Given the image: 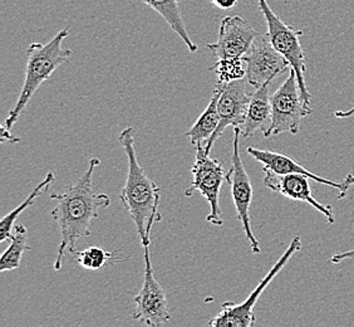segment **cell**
<instances>
[{
	"label": "cell",
	"instance_id": "obj_6",
	"mask_svg": "<svg viewBox=\"0 0 354 327\" xmlns=\"http://www.w3.org/2000/svg\"><path fill=\"white\" fill-rule=\"evenodd\" d=\"M195 149L196 157L194 166L191 169L192 183L185 191V195L191 197L195 191H200L210 204L212 209L206 220L212 224L223 227L224 219L218 198L221 186L224 184L225 180L227 182V174L225 173L224 168L218 159L209 157V154L205 151V146L198 145L195 146Z\"/></svg>",
	"mask_w": 354,
	"mask_h": 327
},
{
	"label": "cell",
	"instance_id": "obj_13",
	"mask_svg": "<svg viewBox=\"0 0 354 327\" xmlns=\"http://www.w3.org/2000/svg\"><path fill=\"white\" fill-rule=\"evenodd\" d=\"M246 152L263 165V170L272 171V173L280 174V175H286V174L306 175L319 184L327 185V186L337 189L339 191L338 199L344 198L347 195L348 191L354 185L353 174H348L347 177L342 180H332V179L320 177L312 171L307 170L303 165H300L294 159L288 157L286 154H281V152L261 150V149H257L254 146H249L246 149Z\"/></svg>",
	"mask_w": 354,
	"mask_h": 327
},
{
	"label": "cell",
	"instance_id": "obj_9",
	"mask_svg": "<svg viewBox=\"0 0 354 327\" xmlns=\"http://www.w3.org/2000/svg\"><path fill=\"white\" fill-rule=\"evenodd\" d=\"M143 251H145V279H143L141 291L133 299V302L136 303L133 319L141 321L147 326H161L170 321L169 303H167L165 290L157 282L153 273L150 245L143 247Z\"/></svg>",
	"mask_w": 354,
	"mask_h": 327
},
{
	"label": "cell",
	"instance_id": "obj_16",
	"mask_svg": "<svg viewBox=\"0 0 354 327\" xmlns=\"http://www.w3.org/2000/svg\"><path fill=\"white\" fill-rule=\"evenodd\" d=\"M141 1L152 8L164 18L171 29L183 39L191 53L198 52V44L191 39V35L186 29V24L183 18V10H181L183 0H141Z\"/></svg>",
	"mask_w": 354,
	"mask_h": 327
},
{
	"label": "cell",
	"instance_id": "obj_21",
	"mask_svg": "<svg viewBox=\"0 0 354 327\" xmlns=\"http://www.w3.org/2000/svg\"><path fill=\"white\" fill-rule=\"evenodd\" d=\"M75 256L77 263L89 271H98L109 265L111 259L115 258L112 253L104 251L101 247H88L81 252L75 251Z\"/></svg>",
	"mask_w": 354,
	"mask_h": 327
},
{
	"label": "cell",
	"instance_id": "obj_4",
	"mask_svg": "<svg viewBox=\"0 0 354 327\" xmlns=\"http://www.w3.org/2000/svg\"><path fill=\"white\" fill-rule=\"evenodd\" d=\"M258 3L260 13L264 15L268 26L266 35H269V39L274 48L289 62L290 69H293L297 76L304 103H307L308 106H312V94L308 91L306 83V52L300 44V37L303 35V30H297L288 26L286 21H281L279 17L274 13L272 8L269 7L266 0H258Z\"/></svg>",
	"mask_w": 354,
	"mask_h": 327
},
{
	"label": "cell",
	"instance_id": "obj_11",
	"mask_svg": "<svg viewBox=\"0 0 354 327\" xmlns=\"http://www.w3.org/2000/svg\"><path fill=\"white\" fill-rule=\"evenodd\" d=\"M246 82L248 80L245 81L243 78L230 83H216L220 89L218 101L220 123L212 139L205 146V151L207 154H210L214 143L224 134L225 130L230 126L241 127L243 123H245L246 114L252 98V95L246 89Z\"/></svg>",
	"mask_w": 354,
	"mask_h": 327
},
{
	"label": "cell",
	"instance_id": "obj_18",
	"mask_svg": "<svg viewBox=\"0 0 354 327\" xmlns=\"http://www.w3.org/2000/svg\"><path fill=\"white\" fill-rule=\"evenodd\" d=\"M55 182V173L49 171L44 180H41L39 184L35 186V189L32 191V193L28 195V198L21 203V205H18L14 211H10L9 214H7L6 217H3L1 222H0V242H6L8 239L12 238L13 236V228L15 227V222L17 218L21 215L23 211H26L29 206L35 204V200L39 198L41 195H43L44 193H47L48 189L50 188V185L53 184Z\"/></svg>",
	"mask_w": 354,
	"mask_h": 327
},
{
	"label": "cell",
	"instance_id": "obj_5",
	"mask_svg": "<svg viewBox=\"0 0 354 327\" xmlns=\"http://www.w3.org/2000/svg\"><path fill=\"white\" fill-rule=\"evenodd\" d=\"M312 112V106L303 100L295 72L290 69L288 78L272 96V123L264 136H277L284 132L297 135L301 118Z\"/></svg>",
	"mask_w": 354,
	"mask_h": 327
},
{
	"label": "cell",
	"instance_id": "obj_20",
	"mask_svg": "<svg viewBox=\"0 0 354 327\" xmlns=\"http://www.w3.org/2000/svg\"><path fill=\"white\" fill-rule=\"evenodd\" d=\"M210 71L215 72L218 82L230 83L246 77V63L243 58L218 60Z\"/></svg>",
	"mask_w": 354,
	"mask_h": 327
},
{
	"label": "cell",
	"instance_id": "obj_8",
	"mask_svg": "<svg viewBox=\"0 0 354 327\" xmlns=\"http://www.w3.org/2000/svg\"><path fill=\"white\" fill-rule=\"evenodd\" d=\"M240 136L241 129L234 127V141H232V169L227 173V183L232 185V200L235 209L238 213V218L243 229L245 232L246 238L250 243L252 253H261L260 243L255 238L250 224V205L252 202V186L250 177L248 175L243 159L240 155Z\"/></svg>",
	"mask_w": 354,
	"mask_h": 327
},
{
	"label": "cell",
	"instance_id": "obj_19",
	"mask_svg": "<svg viewBox=\"0 0 354 327\" xmlns=\"http://www.w3.org/2000/svg\"><path fill=\"white\" fill-rule=\"evenodd\" d=\"M28 245V231L24 224H17L14 228L13 236L10 238V245L7 251L3 253L0 260V271L7 272L13 271L21 266L23 253L30 251Z\"/></svg>",
	"mask_w": 354,
	"mask_h": 327
},
{
	"label": "cell",
	"instance_id": "obj_17",
	"mask_svg": "<svg viewBox=\"0 0 354 327\" xmlns=\"http://www.w3.org/2000/svg\"><path fill=\"white\" fill-rule=\"evenodd\" d=\"M218 96H220V89L216 85L207 107L200 115L198 121L194 123L191 129L186 132V136L190 139L191 143L194 146H198V145L206 146V143H209L214 132L218 129V123H220L218 111Z\"/></svg>",
	"mask_w": 354,
	"mask_h": 327
},
{
	"label": "cell",
	"instance_id": "obj_22",
	"mask_svg": "<svg viewBox=\"0 0 354 327\" xmlns=\"http://www.w3.org/2000/svg\"><path fill=\"white\" fill-rule=\"evenodd\" d=\"M239 0H210L212 6L221 10H230L232 8L236 7Z\"/></svg>",
	"mask_w": 354,
	"mask_h": 327
},
{
	"label": "cell",
	"instance_id": "obj_2",
	"mask_svg": "<svg viewBox=\"0 0 354 327\" xmlns=\"http://www.w3.org/2000/svg\"><path fill=\"white\" fill-rule=\"evenodd\" d=\"M135 136L136 130L132 126L123 129L118 136L129 160L127 179L120 194V200L136 225L141 245L147 247L151 245L152 227L162 219L161 213L158 211L161 189L147 177L146 171L138 163L135 150Z\"/></svg>",
	"mask_w": 354,
	"mask_h": 327
},
{
	"label": "cell",
	"instance_id": "obj_15",
	"mask_svg": "<svg viewBox=\"0 0 354 327\" xmlns=\"http://www.w3.org/2000/svg\"><path fill=\"white\" fill-rule=\"evenodd\" d=\"M272 82H266L252 94L246 114L245 123H243L241 136H252L258 130L266 132L272 123V96L269 95Z\"/></svg>",
	"mask_w": 354,
	"mask_h": 327
},
{
	"label": "cell",
	"instance_id": "obj_14",
	"mask_svg": "<svg viewBox=\"0 0 354 327\" xmlns=\"http://www.w3.org/2000/svg\"><path fill=\"white\" fill-rule=\"evenodd\" d=\"M264 185L266 188L275 193H279L286 198L308 203L310 206H313L314 209L320 211L324 215V218L327 219L329 224L335 223L332 205H323L314 198L309 184V177L301 174L280 175L269 170H264Z\"/></svg>",
	"mask_w": 354,
	"mask_h": 327
},
{
	"label": "cell",
	"instance_id": "obj_1",
	"mask_svg": "<svg viewBox=\"0 0 354 327\" xmlns=\"http://www.w3.org/2000/svg\"><path fill=\"white\" fill-rule=\"evenodd\" d=\"M98 165L100 159L92 157L88 169L77 183L68 185L63 191L50 194V199L57 202L50 215L58 223L62 237L55 257V271H61L66 253L75 252L77 240L92 234L91 223L100 217V211L111 205L109 195L97 193L93 188V174Z\"/></svg>",
	"mask_w": 354,
	"mask_h": 327
},
{
	"label": "cell",
	"instance_id": "obj_24",
	"mask_svg": "<svg viewBox=\"0 0 354 327\" xmlns=\"http://www.w3.org/2000/svg\"><path fill=\"white\" fill-rule=\"evenodd\" d=\"M21 141V139L19 137H15L14 135L10 134V130L6 129L4 126H3V129H1V143H19Z\"/></svg>",
	"mask_w": 354,
	"mask_h": 327
},
{
	"label": "cell",
	"instance_id": "obj_12",
	"mask_svg": "<svg viewBox=\"0 0 354 327\" xmlns=\"http://www.w3.org/2000/svg\"><path fill=\"white\" fill-rule=\"evenodd\" d=\"M259 35L249 21L239 15L225 17L218 27V41L207 44L218 60L243 58Z\"/></svg>",
	"mask_w": 354,
	"mask_h": 327
},
{
	"label": "cell",
	"instance_id": "obj_23",
	"mask_svg": "<svg viewBox=\"0 0 354 327\" xmlns=\"http://www.w3.org/2000/svg\"><path fill=\"white\" fill-rule=\"evenodd\" d=\"M351 258H354V249H351V251H347V252L335 253V254L332 256L330 262L333 265H338V263H341L343 260Z\"/></svg>",
	"mask_w": 354,
	"mask_h": 327
},
{
	"label": "cell",
	"instance_id": "obj_3",
	"mask_svg": "<svg viewBox=\"0 0 354 327\" xmlns=\"http://www.w3.org/2000/svg\"><path fill=\"white\" fill-rule=\"evenodd\" d=\"M69 35V28H64L47 43H32L27 48V66H26V78L23 83L21 95L13 109L9 111L4 127L8 130L13 127L18 121L23 111L27 107L28 103L41 87L44 82L49 80L55 73V69L62 64L68 63L69 58L73 55L72 49L63 46V41Z\"/></svg>",
	"mask_w": 354,
	"mask_h": 327
},
{
	"label": "cell",
	"instance_id": "obj_25",
	"mask_svg": "<svg viewBox=\"0 0 354 327\" xmlns=\"http://www.w3.org/2000/svg\"><path fill=\"white\" fill-rule=\"evenodd\" d=\"M354 116V103L351 106V109H344V111H335L334 112V117L335 118H349V117Z\"/></svg>",
	"mask_w": 354,
	"mask_h": 327
},
{
	"label": "cell",
	"instance_id": "obj_7",
	"mask_svg": "<svg viewBox=\"0 0 354 327\" xmlns=\"http://www.w3.org/2000/svg\"><path fill=\"white\" fill-rule=\"evenodd\" d=\"M301 248V239L299 236H295L290 245H288L284 254L278 259V262L272 267L266 277L261 280L259 285L250 293V296L241 303L234 302H225L220 314L216 315L212 320L209 321V325L214 327H252L257 322V317L254 314V307L261 297V293L266 291V287L272 282L275 276L286 266V263L294 257V254L300 251Z\"/></svg>",
	"mask_w": 354,
	"mask_h": 327
},
{
	"label": "cell",
	"instance_id": "obj_10",
	"mask_svg": "<svg viewBox=\"0 0 354 327\" xmlns=\"http://www.w3.org/2000/svg\"><path fill=\"white\" fill-rule=\"evenodd\" d=\"M243 60L246 63V80L254 89L274 81L277 76L290 67L289 62L274 48L268 35H258Z\"/></svg>",
	"mask_w": 354,
	"mask_h": 327
}]
</instances>
